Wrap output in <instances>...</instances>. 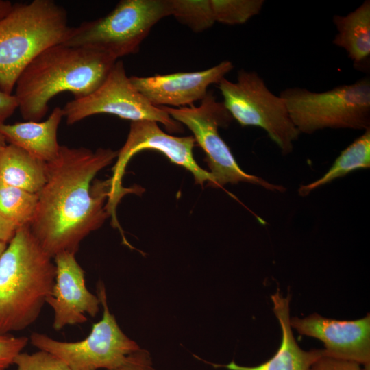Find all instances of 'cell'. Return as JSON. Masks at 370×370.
Listing matches in <instances>:
<instances>
[{
  "label": "cell",
  "instance_id": "obj_1",
  "mask_svg": "<svg viewBox=\"0 0 370 370\" xmlns=\"http://www.w3.org/2000/svg\"><path fill=\"white\" fill-rule=\"evenodd\" d=\"M117 154L111 149L60 145L57 158L47 162V180L29 228L52 258L63 251L75 254L82 241L110 216L104 205L110 196V179L91 183Z\"/></svg>",
  "mask_w": 370,
  "mask_h": 370
},
{
  "label": "cell",
  "instance_id": "obj_2",
  "mask_svg": "<svg viewBox=\"0 0 370 370\" xmlns=\"http://www.w3.org/2000/svg\"><path fill=\"white\" fill-rule=\"evenodd\" d=\"M117 60L90 49L62 43L37 56L23 71L15 84L18 108L25 121H40L47 113L49 102L62 92L74 99L95 90Z\"/></svg>",
  "mask_w": 370,
  "mask_h": 370
},
{
  "label": "cell",
  "instance_id": "obj_3",
  "mask_svg": "<svg viewBox=\"0 0 370 370\" xmlns=\"http://www.w3.org/2000/svg\"><path fill=\"white\" fill-rule=\"evenodd\" d=\"M55 277L52 258L29 225L18 227L0 257V334L25 330L36 321Z\"/></svg>",
  "mask_w": 370,
  "mask_h": 370
},
{
  "label": "cell",
  "instance_id": "obj_4",
  "mask_svg": "<svg viewBox=\"0 0 370 370\" xmlns=\"http://www.w3.org/2000/svg\"><path fill=\"white\" fill-rule=\"evenodd\" d=\"M71 27L53 0L12 4L0 18V90L12 94L17 79L41 52L63 43Z\"/></svg>",
  "mask_w": 370,
  "mask_h": 370
},
{
  "label": "cell",
  "instance_id": "obj_5",
  "mask_svg": "<svg viewBox=\"0 0 370 370\" xmlns=\"http://www.w3.org/2000/svg\"><path fill=\"white\" fill-rule=\"evenodd\" d=\"M299 134L330 129L366 130L370 128V79L323 91L291 87L280 95Z\"/></svg>",
  "mask_w": 370,
  "mask_h": 370
},
{
  "label": "cell",
  "instance_id": "obj_6",
  "mask_svg": "<svg viewBox=\"0 0 370 370\" xmlns=\"http://www.w3.org/2000/svg\"><path fill=\"white\" fill-rule=\"evenodd\" d=\"M171 16L169 0H121L103 17L71 27L62 44L115 60L136 53L152 27Z\"/></svg>",
  "mask_w": 370,
  "mask_h": 370
},
{
  "label": "cell",
  "instance_id": "obj_7",
  "mask_svg": "<svg viewBox=\"0 0 370 370\" xmlns=\"http://www.w3.org/2000/svg\"><path fill=\"white\" fill-rule=\"evenodd\" d=\"M217 85L232 119L241 126L264 130L284 155L292 152L300 134L284 99L273 94L256 72L241 69L236 82L225 77Z\"/></svg>",
  "mask_w": 370,
  "mask_h": 370
},
{
  "label": "cell",
  "instance_id": "obj_8",
  "mask_svg": "<svg viewBox=\"0 0 370 370\" xmlns=\"http://www.w3.org/2000/svg\"><path fill=\"white\" fill-rule=\"evenodd\" d=\"M161 108L174 120L184 124L193 134L195 143L206 154L209 172L213 178L211 186L222 188L227 184L247 182L269 190H286L282 186L248 174L239 166L230 147L219 133V127L227 126L232 117L223 102L218 101L212 92H208L198 106Z\"/></svg>",
  "mask_w": 370,
  "mask_h": 370
},
{
  "label": "cell",
  "instance_id": "obj_9",
  "mask_svg": "<svg viewBox=\"0 0 370 370\" xmlns=\"http://www.w3.org/2000/svg\"><path fill=\"white\" fill-rule=\"evenodd\" d=\"M97 295L103 306V316L93 324L89 334L75 342L60 341L38 332H33L31 344L38 350L50 352L64 361L71 370H110L122 365L127 356L140 349L127 337L111 314L106 288L99 281Z\"/></svg>",
  "mask_w": 370,
  "mask_h": 370
},
{
  "label": "cell",
  "instance_id": "obj_10",
  "mask_svg": "<svg viewBox=\"0 0 370 370\" xmlns=\"http://www.w3.org/2000/svg\"><path fill=\"white\" fill-rule=\"evenodd\" d=\"M68 125L98 114L133 121H153L171 133L183 131L182 124L161 107L151 104L132 84L121 60L116 61L103 82L90 94L68 101L62 108Z\"/></svg>",
  "mask_w": 370,
  "mask_h": 370
},
{
  "label": "cell",
  "instance_id": "obj_11",
  "mask_svg": "<svg viewBox=\"0 0 370 370\" xmlns=\"http://www.w3.org/2000/svg\"><path fill=\"white\" fill-rule=\"evenodd\" d=\"M195 140L193 136H174L164 132L153 121L131 122L127 140L118 151L117 160L112 168V176L110 178L111 190L107 208L115 213L116 207L121 198L128 193L135 192V188L122 186V178L127 164L134 155L145 149L161 152L174 164L180 165L189 171L194 176L196 184L204 185L207 182L210 186L213 178L209 171L203 169L193 157V149Z\"/></svg>",
  "mask_w": 370,
  "mask_h": 370
},
{
  "label": "cell",
  "instance_id": "obj_12",
  "mask_svg": "<svg viewBox=\"0 0 370 370\" xmlns=\"http://www.w3.org/2000/svg\"><path fill=\"white\" fill-rule=\"evenodd\" d=\"M75 255L63 251L53 257L56 277L46 304L53 310V328L57 331L84 323L87 315L94 317L99 310L100 300L87 288L84 271Z\"/></svg>",
  "mask_w": 370,
  "mask_h": 370
},
{
  "label": "cell",
  "instance_id": "obj_13",
  "mask_svg": "<svg viewBox=\"0 0 370 370\" xmlns=\"http://www.w3.org/2000/svg\"><path fill=\"white\" fill-rule=\"evenodd\" d=\"M234 68L224 60L199 71L180 72L149 77L132 76L133 86L153 106L181 108L201 101L212 84H218Z\"/></svg>",
  "mask_w": 370,
  "mask_h": 370
},
{
  "label": "cell",
  "instance_id": "obj_14",
  "mask_svg": "<svg viewBox=\"0 0 370 370\" xmlns=\"http://www.w3.org/2000/svg\"><path fill=\"white\" fill-rule=\"evenodd\" d=\"M290 325L299 334L316 338L325 345L326 356L353 360L370 369V317L341 321L318 314L306 318H290Z\"/></svg>",
  "mask_w": 370,
  "mask_h": 370
},
{
  "label": "cell",
  "instance_id": "obj_15",
  "mask_svg": "<svg viewBox=\"0 0 370 370\" xmlns=\"http://www.w3.org/2000/svg\"><path fill=\"white\" fill-rule=\"evenodd\" d=\"M290 295L284 297L278 290L271 296L273 312L282 330L281 344L276 353L267 361L256 366H242L232 361L227 365L212 364L228 370H309L312 365L325 356L324 349L305 351L299 347L290 325Z\"/></svg>",
  "mask_w": 370,
  "mask_h": 370
},
{
  "label": "cell",
  "instance_id": "obj_16",
  "mask_svg": "<svg viewBox=\"0 0 370 370\" xmlns=\"http://www.w3.org/2000/svg\"><path fill=\"white\" fill-rule=\"evenodd\" d=\"M63 117L62 108L57 106L44 121L1 123L0 132L10 144L37 159L49 162L57 158L60 151L58 129Z\"/></svg>",
  "mask_w": 370,
  "mask_h": 370
},
{
  "label": "cell",
  "instance_id": "obj_17",
  "mask_svg": "<svg viewBox=\"0 0 370 370\" xmlns=\"http://www.w3.org/2000/svg\"><path fill=\"white\" fill-rule=\"evenodd\" d=\"M332 21L337 31L333 44L347 52L356 69H369L370 1L365 0L345 16L334 15Z\"/></svg>",
  "mask_w": 370,
  "mask_h": 370
},
{
  "label": "cell",
  "instance_id": "obj_18",
  "mask_svg": "<svg viewBox=\"0 0 370 370\" xmlns=\"http://www.w3.org/2000/svg\"><path fill=\"white\" fill-rule=\"evenodd\" d=\"M47 180V162L12 144L0 152V181L38 194Z\"/></svg>",
  "mask_w": 370,
  "mask_h": 370
},
{
  "label": "cell",
  "instance_id": "obj_19",
  "mask_svg": "<svg viewBox=\"0 0 370 370\" xmlns=\"http://www.w3.org/2000/svg\"><path fill=\"white\" fill-rule=\"evenodd\" d=\"M370 167V128L343 149L328 171L320 178L305 185H301L298 193L301 197L334 180L345 176L358 169Z\"/></svg>",
  "mask_w": 370,
  "mask_h": 370
},
{
  "label": "cell",
  "instance_id": "obj_20",
  "mask_svg": "<svg viewBox=\"0 0 370 370\" xmlns=\"http://www.w3.org/2000/svg\"><path fill=\"white\" fill-rule=\"evenodd\" d=\"M37 201L38 194L0 181V214L18 227L29 225Z\"/></svg>",
  "mask_w": 370,
  "mask_h": 370
},
{
  "label": "cell",
  "instance_id": "obj_21",
  "mask_svg": "<svg viewBox=\"0 0 370 370\" xmlns=\"http://www.w3.org/2000/svg\"><path fill=\"white\" fill-rule=\"evenodd\" d=\"M171 16L195 32L215 23L210 0H169Z\"/></svg>",
  "mask_w": 370,
  "mask_h": 370
},
{
  "label": "cell",
  "instance_id": "obj_22",
  "mask_svg": "<svg viewBox=\"0 0 370 370\" xmlns=\"http://www.w3.org/2000/svg\"><path fill=\"white\" fill-rule=\"evenodd\" d=\"M215 22L225 25H242L258 14L263 0H210Z\"/></svg>",
  "mask_w": 370,
  "mask_h": 370
},
{
  "label": "cell",
  "instance_id": "obj_23",
  "mask_svg": "<svg viewBox=\"0 0 370 370\" xmlns=\"http://www.w3.org/2000/svg\"><path fill=\"white\" fill-rule=\"evenodd\" d=\"M13 364L16 366L15 370H71L60 358L43 350L33 354L21 352Z\"/></svg>",
  "mask_w": 370,
  "mask_h": 370
},
{
  "label": "cell",
  "instance_id": "obj_24",
  "mask_svg": "<svg viewBox=\"0 0 370 370\" xmlns=\"http://www.w3.org/2000/svg\"><path fill=\"white\" fill-rule=\"evenodd\" d=\"M29 338L0 334V370H6L14 363L16 356L26 347Z\"/></svg>",
  "mask_w": 370,
  "mask_h": 370
},
{
  "label": "cell",
  "instance_id": "obj_25",
  "mask_svg": "<svg viewBox=\"0 0 370 370\" xmlns=\"http://www.w3.org/2000/svg\"><path fill=\"white\" fill-rule=\"evenodd\" d=\"M309 370H362L361 365L353 360L323 356L316 360Z\"/></svg>",
  "mask_w": 370,
  "mask_h": 370
},
{
  "label": "cell",
  "instance_id": "obj_26",
  "mask_svg": "<svg viewBox=\"0 0 370 370\" xmlns=\"http://www.w3.org/2000/svg\"><path fill=\"white\" fill-rule=\"evenodd\" d=\"M110 370H156L152 365L149 353L145 349L138 351L127 356L125 362Z\"/></svg>",
  "mask_w": 370,
  "mask_h": 370
},
{
  "label": "cell",
  "instance_id": "obj_27",
  "mask_svg": "<svg viewBox=\"0 0 370 370\" xmlns=\"http://www.w3.org/2000/svg\"><path fill=\"white\" fill-rule=\"evenodd\" d=\"M18 101L14 95L0 90V124L9 118L18 108Z\"/></svg>",
  "mask_w": 370,
  "mask_h": 370
},
{
  "label": "cell",
  "instance_id": "obj_28",
  "mask_svg": "<svg viewBox=\"0 0 370 370\" xmlns=\"http://www.w3.org/2000/svg\"><path fill=\"white\" fill-rule=\"evenodd\" d=\"M18 227L0 214V242L9 243Z\"/></svg>",
  "mask_w": 370,
  "mask_h": 370
},
{
  "label": "cell",
  "instance_id": "obj_29",
  "mask_svg": "<svg viewBox=\"0 0 370 370\" xmlns=\"http://www.w3.org/2000/svg\"><path fill=\"white\" fill-rule=\"evenodd\" d=\"M12 4L10 1L0 0V18L10 11Z\"/></svg>",
  "mask_w": 370,
  "mask_h": 370
},
{
  "label": "cell",
  "instance_id": "obj_30",
  "mask_svg": "<svg viewBox=\"0 0 370 370\" xmlns=\"http://www.w3.org/2000/svg\"><path fill=\"white\" fill-rule=\"evenodd\" d=\"M6 146V140L3 134L0 132V152Z\"/></svg>",
  "mask_w": 370,
  "mask_h": 370
},
{
  "label": "cell",
  "instance_id": "obj_31",
  "mask_svg": "<svg viewBox=\"0 0 370 370\" xmlns=\"http://www.w3.org/2000/svg\"><path fill=\"white\" fill-rule=\"evenodd\" d=\"M8 246V243L0 242V257Z\"/></svg>",
  "mask_w": 370,
  "mask_h": 370
}]
</instances>
